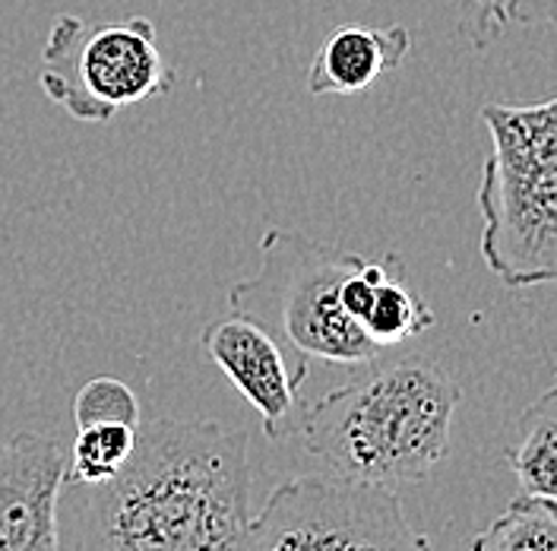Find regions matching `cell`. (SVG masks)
Returning <instances> with one entry per match:
<instances>
[{
	"instance_id": "obj_11",
	"label": "cell",
	"mask_w": 557,
	"mask_h": 551,
	"mask_svg": "<svg viewBox=\"0 0 557 551\" xmlns=\"http://www.w3.org/2000/svg\"><path fill=\"white\" fill-rule=\"evenodd\" d=\"M364 333L381 345L383 352L393 345L409 343L434 327V314L418 298L416 292L403 279V264L383 276V282L374 292V302L361 320Z\"/></svg>"
},
{
	"instance_id": "obj_6",
	"label": "cell",
	"mask_w": 557,
	"mask_h": 551,
	"mask_svg": "<svg viewBox=\"0 0 557 551\" xmlns=\"http://www.w3.org/2000/svg\"><path fill=\"white\" fill-rule=\"evenodd\" d=\"M247 551H434L393 488L330 473L288 479L250 517Z\"/></svg>"
},
{
	"instance_id": "obj_13",
	"label": "cell",
	"mask_w": 557,
	"mask_h": 551,
	"mask_svg": "<svg viewBox=\"0 0 557 551\" xmlns=\"http://www.w3.org/2000/svg\"><path fill=\"white\" fill-rule=\"evenodd\" d=\"M139 428V425H137ZM137 428L131 425H89L76 428V438L67 450L64 482L102 485L114 479L131 460L137 444Z\"/></svg>"
},
{
	"instance_id": "obj_1",
	"label": "cell",
	"mask_w": 557,
	"mask_h": 551,
	"mask_svg": "<svg viewBox=\"0 0 557 551\" xmlns=\"http://www.w3.org/2000/svg\"><path fill=\"white\" fill-rule=\"evenodd\" d=\"M250 488L244 431L209 418L139 421L114 479L64 482L61 551H247Z\"/></svg>"
},
{
	"instance_id": "obj_4",
	"label": "cell",
	"mask_w": 557,
	"mask_h": 551,
	"mask_svg": "<svg viewBox=\"0 0 557 551\" xmlns=\"http://www.w3.org/2000/svg\"><path fill=\"white\" fill-rule=\"evenodd\" d=\"M358 257L295 229H267L260 270L228 289V308L260 323L301 378L311 362L361 368L383 348L343 308L339 289Z\"/></svg>"
},
{
	"instance_id": "obj_5",
	"label": "cell",
	"mask_w": 557,
	"mask_h": 551,
	"mask_svg": "<svg viewBox=\"0 0 557 551\" xmlns=\"http://www.w3.org/2000/svg\"><path fill=\"white\" fill-rule=\"evenodd\" d=\"M174 79L146 16L86 23L61 13L41 48L45 99L83 124H104L117 111L162 99Z\"/></svg>"
},
{
	"instance_id": "obj_12",
	"label": "cell",
	"mask_w": 557,
	"mask_h": 551,
	"mask_svg": "<svg viewBox=\"0 0 557 551\" xmlns=\"http://www.w3.org/2000/svg\"><path fill=\"white\" fill-rule=\"evenodd\" d=\"M469 551H557L555 501L520 494L472 539Z\"/></svg>"
},
{
	"instance_id": "obj_14",
	"label": "cell",
	"mask_w": 557,
	"mask_h": 551,
	"mask_svg": "<svg viewBox=\"0 0 557 551\" xmlns=\"http://www.w3.org/2000/svg\"><path fill=\"white\" fill-rule=\"evenodd\" d=\"M557 0H462V33L475 45H494L507 26H552Z\"/></svg>"
},
{
	"instance_id": "obj_7",
	"label": "cell",
	"mask_w": 557,
	"mask_h": 551,
	"mask_svg": "<svg viewBox=\"0 0 557 551\" xmlns=\"http://www.w3.org/2000/svg\"><path fill=\"white\" fill-rule=\"evenodd\" d=\"M200 343L219 365V371L257 409L270 441L278 444L298 434L305 413V406L298 403V390L305 378L292 368L285 348L260 323L232 310L207 323Z\"/></svg>"
},
{
	"instance_id": "obj_9",
	"label": "cell",
	"mask_w": 557,
	"mask_h": 551,
	"mask_svg": "<svg viewBox=\"0 0 557 551\" xmlns=\"http://www.w3.org/2000/svg\"><path fill=\"white\" fill-rule=\"evenodd\" d=\"M412 51L406 26H336L320 41L308 68L311 96H361Z\"/></svg>"
},
{
	"instance_id": "obj_3",
	"label": "cell",
	"mask_w": 557,
	"mask_h": 551,
	"mask_svg": "<svg viewBox=\"0 0 557 551\" xmlns=\"http://www.w3.org/2000/svg\"><path fill=\"white\" fill-rule=\"evenodd\" d=\"M491 156L479 181L482 257L507 289L557 279V102L479 111Z\"/></svg>"
},
{
	"instance_id": "obj_15",
	"label": "cell",
	"mask_w": 557,
	"mask_h": 551,
	"mask_svg": "<svg viewBox=\"0 0 557 551\" xmlns=\"http://www.w3.org/2000/svg\"><path fill=\"white\" fill-rule=\"evenodd\" d=\"M73 421L76 428L89 425H131L143 421L137 393L117 378L86 380L73 396Z\"/></svg>"
},
{
	"instance_id": "obj_10",
	"label": "cell",
	"mask_w": 557,
	"mask_h": 551,
	"mask_svg": "<svg viewBox=\"0 0 557 551\" xmlns=\"http://www.w3.org/2000/svg\"><path fill=\"white\" fill-rule=\"evenodd\" d=\"M525 498L555 501L557 491V390H542L522 413L517 441L504 450Z\"/></svg>"
},
{
	"instance_id": "obj_8",
	"label": "cell",
	"mask_w": 557,
	"mask_h": 551,
	"mask_svg": "<svg viewBox=\"0 0 557 551\" xmlns=\"http://www.w3.org/2000/svg\"><path fill=\"white\" fill-rule=\"evenodd\" d=\"M64 466L67 450L54 434L16 431L0 441V551H61Z\"/></svg>"
},
{
	"instance_id": "obj_2",
	"label": "cell",
	"mask_w": 557,
	"mask_h": 551,
	"mask_svg": "<svg viewBox=\"0 0 557 551\" xmlns=\"http://www.w3.org/2000/svg\"><path fill=\"white\" fill-rule=\"evenodd\" d=\"M456 406L459 387L441 362L374 358L305 406L298 434L323 473L396 491L428 479L450 453Z\"/></svg>"
}]
</instances>
